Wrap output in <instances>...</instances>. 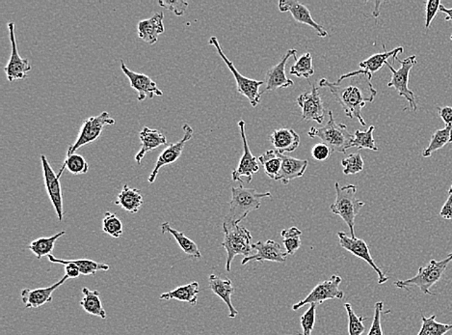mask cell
<instances>
[{
  "label": "cell",
  "mask_w": 452,
  "mask_h": 335,
  "mask_svg": "<svg viewBox=\"0 0 452 335\" xmlns=\"http://www.w3.org/2000/svg\"><path fill=\"white\" fill-rule=\"evenodd\" d=\"M345 307L346 312H347L349 335L363 334L366 331V326H364V322L367 320V318L357 316L350 303H345Z\"/></svg>",
  "instance_id": "b9f144b4"
},
{
  "label": "cell",
  "mask_w": 452,
  "mask_h": 335,
  "mask_svg": "<svg viewBox=\"0 0 452 335\" xmlns=\"http://www.w3.org/2000/svg\"><path fill=\"white\" fill-rule=\"evenodd\" d=\"M240 136L243 142V155L239 166L232 171V181L242 182V183L250 184L253 180L255 174L260 171V165L253 153L251 152L249 144H248L247 136L245 134V122L240 120L239 122Z\"/></svg>",
  "instance_id": "8fae6325"
},
{
  "label": "cell",
  "mask_w": 452,
  "mask_h": 335,
  "mask_svg": "<svg viewBox=\"0 0 452 335\" xmlns=\"http://www.w3.org/2000/svg\"><path fill=\"white\" fill-rule=\"evenodd\" d=\"M441 0H428L425 6V28H430L431 23L434 20L437 12L440 11Z\"/></svg>",
  "instance_id": "7dc6e473"
},
{
  "label": "cell",
  "mask_w": 452,
  "mask_h": 335,
  "mask_svg": "<svg viewBox=\"0 0 452 335\" xmlns=\"http://www.w3.org/2000/svg\"><path fill=\"white\" fill-rule=\"evenodd\" d=\"M66 231L59 232V233L54 235L52 237H42V238L34 240L30 245H28V249L34 253L37 259H42L43 257H49L52 254L54 249V245L61 237L64 236Z\"/></svg>",
  "instance_id": "1f68e13d"
},
{
  "label": "cell",
  "mask_w": 452,
  "mask_h": 335,
  "mask_svg": "<svg viewBox=\"0 0 452 335\" xmlns=\"http://www.w3.org/2000/svg\"><path fill=\"white\" fill-rule=\"evenodd\" d=\"M199 293L200 285L198 282L194 281L189 284L182 285V286L172 290L170 292L163 293L160 295V300H177L179 302L189 303L190 305L194 307L197 305Z\"/></svg>",
  "instance_id": "83f0119b"
},
{
  "label": "cell",
  "mask_w": 452,
  "mask_h": 335,
  "mask_svg": "<svg viewBox=\"0 0 452 335\" xmlns=\"http://www.w3.org/2000/svg\"><path fill=\"white\" fill-rule=\"evenodd\" d=\"M301 235L302 232L297 228L285 229L282 231L281 236L287 255H293L301 247Z\"/></svg>",
  "instance_id": "ab89813d"
},
{
  "label": "cell",
  "mask_w": 452,
  "mask_h": 335,
  "mask_svg": "<svg viewBox=\"0 0 452 335\" xmlns=\"http://www.w3.org/2000/svg\"><path fill=\"white\" fill-rule=\"evenodd\" d=\"M115 120L110 117L109 113L105 112L97 116H92L82 123L81 131L75 143L69 147L67 154H73L84 145L96 141L107 126L114 125Z\"/></svg>",
  "instance_id": "9c48e42d"
},
{
  "label": "cell",
  "mask_w": 452,
  "mask_h": 335,
  "mask_svg": "<svg viewBox=\"0 0 452 335\" xmlns=\"http://www.w3.org/2000/svg\"><path fill=\"white\" fill-rule=\"evenodd\" d=\"M158 5L169 11L173 12L178 17H182L186 13L189 8V2L182 1V0H176V1H170V0H162L158 1Z\"/></svg>",
  "instance_id": "bcb514c9"
},
{
  "label": "cell",
  "mask_w": 452,
  "mask_h": 335,
  "mask_svg": "<svg viewBox=\"0 0 452 335\" xmlns=\"http://www.w3.org/2000/svg\"><path fill=\"white\" fill-rule=\"evenodd\" d=\"M440 216L445 220L452 221V188L448 191V199L441 208Z\"/></svg>",
  "instance_id": "681fc988"
},
{
  "label": "cell",
  "mask_w": 452,
  "mask_h": 335,
  "mask_svg": "<svg viewBox=\"0 0 452 335\" xmlns=\"http://www.w3.org/2000/svg\"><path fill=\"white\" fill-rule=\"evenodd\" d=\"M68 279V276H64L56 283L52 284V286L44 287V288L23 289L22 292H20V298H22V302L25 308L36 310V308L43 307L47 303L52 302L54 293L60 286H62Z\"/></svg>",
  "instance_id": "7402d4cb"
},
{
  "label": "cell",
  "mask_w": 452,
  "mask_h": 335,
  "mask_svg": "<svg viewBox=\"0 0 452 335\" xmlns=\"http://www.w3.org/2000/svg\"><path fill=\"white\" fill-rule=\"evenodd\" d=\"M451 188H452V184H451Z\"/></svg>",
  "instance_id": "11a10c76"
},
{
  "label": "cell",
  "mask_w": 452,
  "mask_h": 335,
  "mask_svg": "<svg viewBox=\"0 0 452 335\" xmlns=\"http://www.w3.org/2000/svg\"><path fill=\"white\" fill-rule=\"evenodd\" d=\"M422 328L417 335H446L452 331V324L439 323L435 315L430 317L422 315Z\"/></svg>",
  "instance_id": "8d00e7d4"
},
{
  "label": "cell",
  "mask_w": 452,
  "mask_h": 335,
  "mask_svg": "<svg viewBox=\"0 0 452 335\" xmlns=\"http://www.w3.org/2000/svg\"><path fill=\"white\" fill-rule=\"evenodd\" d=\"M343 278L338 276H332L331 278L317 284L308 297L299 302L295 303L292 310H300L306 305H321L329 300H343L345 297L343 291L340 290V285Z\"/></svg>",
  "instance_id": "30bf717a"
},
{
  "label": "cell",
  "mask_w": 452,
  "mask_h": 335,
  "mask_svg": "<svg viewBox=\"0 0 452 335\" xmlns=\"http://www.w3.org/2000/svg\"><path fill=\"white\" fill-rule=\"evenodd\" d=\"M66 168H67L69 172L73 174V175H81V174L88 172L89 165L81 155L73 153V154H67V158H66L65 162L63 163L62 168H60L59 172L57 173L59 178H61V175L64 172Z\"/></svg>",
  "instance_id": "e575fe53"
},
{
  "label": "cell",
  "mask_w": 452,
  "mask_h": 335,
  "mask_svg": "<svg viewBox=\"0 0 452 335\" xmlns=\"http://www.w3.org/2000/svg\"><path fill=\"white\" fill-rule=\"evenodd\" d=\"M451 263L452 252L449 253L445 259L431 260L427 266L419 269L417 276L414 278L406 279V281H398L393 284L399 289L408 290V287H417L424 295H434V293L430 291L431 287L440 281L449 264Z\"/></svg>",
  "instance_id": "5b68a950"
},
{
  "label": "cell",
  "mask_w": 452,
  "mask_h": 335,
  "mask_svg": "<svg viewBox=\"0 0 452 335\" xmlns=\"http://www.w3.org/2000/svg\"><path fill=\"white\" fill-rule=\"evenodd\" d=\"M102 231L114 239L121 238L124 234V225L116 213L107 212L102 220Z\"/></svg>",
  "instance_id": "f35d334b"
},
{
  "label": "cell",
  "mask_w": 452,
  "mask_h": 335,
  "mask_svg": "<svg viewBox=\"0 0 452 335\" xmlns=\"http://www.w3.org/2000/svg\"><path fill=\"white\" fill-rule=\"evenodd\" d=\"M295 63L290 68V75L297 78H310L314 75V59L311 54H303L300 58L295 55Z\"/></svg>",
  "instance_id": "d590c367"
},
{
  "label": "cell",
  "mask_w": 452,
  "mask_h": 335,
  "mask_svg": "<svg viewBox=\"0 0 452 335\" xmlns=\"http://www.w3.org/2000/svg\"><path fill=\"white\" fill-rule=\"evenodd\" d=\"M254 250H256V254L247 256L242 260V265H247L248 263L256 261V262H277L285 263L287 259V253L282 250L281 245L273 241V240H267L266 242H258L252 244Z\"/></svg>",
  "instance_id": "ac0fdd59"
},
{
  "label": "cell",
  "mask_w": 452,
  "mask_h": 335,
  "mask_svg": "<svg viewBox=\"0 0 452 335\" xmlns=\"http://www.w3.org/2000/svg\"><path fill=\"white\" fill-rule=\"evenodd\" d=\"M440 11L441 13H445L446 20L448 22V20H452V8H446L444 6V5H441Z\"/></svg>",
  "instance_id": "816d5d0a"
},
{
  "label": "cell",
  "mask_w": 452,
  "mask_h": 335,
  "mask_svg": "<svg viewBox=\"0 0 452 335\" xmlns=\"http://www.w3.org/2000/svg\"><path fill=\"white\" fill-rule=\"evenodd\" d=\"M297 54L295 49H289L285 57L282 58L278 64L273 66L267 71L266 76V90L264 92L275 91L277 89L287 88L292 86L295 83L285 75V67L287 61L292 57Z\"/></svg>",
  "instance_id": "44dd1931"
},
{
  "label": "cell",
  "mask_w": 452,
  "mask_h": 335,
  "mask_svg": "<svg viewBox=\"0 0 452 335\" xmlns=\"http://www.w3.org/2000/svg\"><path fill=\"white\" fill-rule=\"evenodd\" d=\"M335 201L333 203L330 210L334 213L340 216L345 223L347 224L350 230L351 238H357L355 235V220L359 211L364 206V202L356 199V194L358 189L355 184H348V186H340V184H335Z\"/></svg>",
  "instance_id": "3957f363"
},
{
  "label": "cell",
  "mask_w": 452,
  "mask_h": 335,
  "mask_svg": "<svg viewBox=\"0 0 452 335\" xmlns=\"http://www.w3.org/2000/svg\"><path fill=\"white\" fill-rule=\"evenodd\" d=\"M279 10L282 13L290 12L296 22L311 26L321 38H326L328 36L326 29L314 20L310 10L301 2L296 0H280Z\"/></svg>",
  "instance_id": "d6986e66"
},
{
  "label": "cell",
  "mask_w": 452,
  "mask_h": 335,
  "mask_svg": "<svg viewBox=\"0 0 452 335\" xmlns=\"http://www.w3.org/2000/svg\"><path fill=\"white\" fill-rule=\"evenodd\" d=\"M393 60H396L400 63V68L398 70H396L392 65L388 62H386V66L390 69L392 72V80L388 83V87H393L398 92L399 96L405 98L407 102H409L410 108L413 112L417 110L416 98H415L414 92L410 90L408 87L410 72H411L412 68L417 64L416 55H411V57H407L406 59L400 60L398 57L393 58Z\"/></svg>",
  "instance_id": "ba28073f"
},
{
  "label": "cell",
  "mask_w": 452,
  "mask_h": 335,
  "mask_svg": "<svg viewBox=\"0 0 452 335\" xmlns=\"http://www.w3.org/2000/svg\"><path fill=\"white\" fill-rule=\"evenodd\" d=\"M114 203L126 212L136 213L139 212L144 204V199H143L140 189L129 188L128 184H125Z\"/></svg>",
  "instance_id": "f1b7e54d"
},
{
  "label": "cell",
  "mask_w": 452,
  "mask_h": 335,
  "mask_svg": "<svg viewBox=\"0 0 452 335\" xmlns=\"http://www.w3.org/2000/svg\"><path fill=\"white\" fill-rule=\"evenodd\" d=\"M449 143H452V125L446 126L441 130L436 131L431 136L429 145L424 150L422 157L429 158L433 153L438 151Z\"/></svg>",
  "instance_id": "d6a6232c"
},
{
  "label": "cell",
  "mask_w": 452,
  "mask_h": 335,
  "mask_svg": "<svg viewBox=\"0 0 452 335\" xmlns=\"http://www.w3.org/2000/svg\"><path fill=\"white\" fill-rule=\"evenodd\" d=\"M8 30H9L10 41H11L12 51L11 57L8 61L4 72L6 74L7 80L12 81L25 80L28 78V73L31 71V64L28 59H23L18 54L17 40H16L15 23H8Z\"/></svg>",
  "instance_id": "5bb4252c"
},
{
  "label": "cell",
  "mask_w": 452,
  "mask_h": 335,
  "mask_svg": "<svg viewBox=\"0 0 452 335\" xmlns=\"http://www.w3.org/2000/svg\"><path fill=\"white\" fill-rule=\"evenodd\" d=\"M266 197H272L271 192L258 194L255 189L244 188L243 186L237 188L232 187V199L230 201L231 208L225 216L224 223L231 225L239 224L251 212L260 209L261 200Z\"/></svg>",
  "instance_id": "7a4b0ae2"
},
{
  "label": "cell",
  "mask_w": 452,
  "mask_h": 335,
  "mask_svg": "<svg viewBox=\"0 0 452 335\" xmlns=\"http://www.w3.org/2000/svg\"><path fill=\"white\" fill-rule=\"evenodd\" d=\"M333 151L331 148L324 143H317L311 149V155L317 162H324L331 155Z\"/></svg>",
  "instance_id": "c3c4849f"
},
{
  "label": "cell",
  "mask_w": 452,
  "mask_h": 335,
  "mask_svg": "<svg viewBox=\"0 0 452 335\" xmlns=\"http://www.w3.org/2000/svg\"><path fill=\"white\" fill-rule=\"evenodd\" d=\"M210 288L218 297L220 298L230 310L229 317L235 318L239 315V311L235 310L232 302V295L234 294V288L231 279L219 278L216 274H210L208 278Z\"/></svg>",
  "instance_id": "484cf974"
},
{
  "label": "cell",
  "mask_w": 452,
  "mask_h": 335,
  "mask_svg": "<svg viewBox=\"0 0 452 335\" xmlns=\"http://www.w3.org/2000/svg\"><path fill=\"white\" fill-rule=\"evenodd\" d=\"M41 163L42 168H43L44 187H46L47 195H49L50 202L54 206L58 221H62L63 218H64V209H63V194L60 178L52 170L46 155H41Z\"/></svg>",
  "instance_id": "9a60e30c"
},
{
  "label": "cell",
  "mask_w": 452,
  "mask_h": 335,
  "mask_svg": "<svg viewBox=\"0 0 452 335\" xmlns=\"http://www.w3.org/2000/svg\"><path fill=\"white\" fill-rule=\"evenodd\" d=\"M374 130L375 127L371 126L366 131H355L352 147H355L358 150L369 149L372 151H378V147L375 144L374 139Z\"/></svg>",
  "instance_id": "74e56055"
},
{
  "label": "cell",
  "mask_w": 452,
  "mask_h": 335,
  "mask_svg": "<svg viewBox=\"0 0 452 335\" xmlns=\"http://www.w3.org/2000/svg\"><path fill=\"white\" fill-rule=\"evenodd\" d=\"M161 232H162L164 235L171 234L172 236L174 237V239L176 240L177 244L179 245L182 252L186 253V254L191 256L193 258H196V259L202 258V253H201L196 242H193L192 240H190L189 237H186L182 232L172 228L170 223H164L161 224Z\"/></svg>",
  "instance_id": "f546056e"
},
{
  "label": "cell",
  "mask_w": 452,
  "mask_h": 335,
  "mask_svg": "<svg viewBox=\"0 0 452 335\" xmlns=\"http://www.w3.org/2000/svg\"><path fill=\"white\" fill-rule=\"evenodd\" d=\"M308 136L311 139H321L322 143L331 148L333 152L345 154L349 148H352L354 134L349 133L347 126L335 122L332 110H329V121L322 128L311 127Z\"/></svg>",
  "instance_id": "277c9868"
},
{
  "label": "cell",
  "mask_w": 452,
  "mask_h": 335,
  "mask_svg": "<svg viewBox=\"0 0 452 335\" xmlns=\"http://www.w3.org/2000/svg\"><path fill=\"white\" fill-rule=\"evenodd\" d=\"M451 41H452V35L451 36Z\"/></svg>",
  "instance_id": "db71d44e"
},
{
  "label": "cell",
  "mask_w": 452,
  "mask_h": 335,
  "mask_svg": "<svg viewBox=\"0 0 452 335\" xmlns=\"http://www.w3.org/2000/svg\"><path fill=\"white\" fill-rule=\"evenodd\" d=\"M317 305H311L310 308L301 317V328L303 329L302 334L297 335H311L314 324H316Z\"/></svg>",
  "instance_id": "ee69618b"
},
{
  "label": "cell",
  "mask_w": 452,
  "mask_h": 335,
  "mask_svg": "<svg viewBox=\"0 0 452 335\" xmlns=\"http://www.w3.org/2000/svg\"><path fill=\"white\" fill-rule=\"evenodd\" d=\"M70 262L75 264L82 276H92L99 271H107L110 269L107 264L89 259H71Z\"/></svg>",
  "instance_id": "60d3db41"
},
{
  "label": "cell",
  "mask_w": 452,
  "mask_h": 335,
  "mask_svg": "<svg viewBox=\"0 0 452 335\" xmlns=\"http://www.w3.org/2000/svg\"><path fill=\"white\" fill-rule=\"evenodd\" d=\"M224 241L222 247L227 252L226 271H232V263L235 256L245 255L249 256L252 252L253 247L251 245L252 235L250 231L239 224L223 223Z\"/></svg>",
  "instance_id": "8992f818"
},
{
  "label": "cell",
  "mask_w": 452,
  "mask_h": 335,
  "mask_svg": "<svg viewBox=\"0 0 452 335\" xmlns=\"http://www.w3.org/2000/svg\"><path fill=\"white\" fill-rule=\"evenodd\" d=\"M338 240H340V245L343 249L347 250V252L352 253L356 257L361 258L364 262L369 264V266L375 271V273L378 276V284H384L388 281V278L384 273H383L381 269L378 267L375 264L374 258L369 252V245L364 240L358 238H351L345 232H338Z\"/></svg>",
  "instance_id": "4fadbf2b"
},
{
  "label": "cell",
  "mask_w": 452,
  "mask_h": 335,
  "mask_svg": "<svg viewBox=\"0 0 452 335\" xmlns=\"http://www.w3.org/2000/svg\"><path fill=\"white\" fill-rule=\"evenodd\" d=\"M383 49H384V52H382V54L371 55V57L359 63V66L361 70L345 74V75L340 76L335 83H342V81L348 80V78H352L354 76L359 75V74H367V75L372 76L374 73L378 72L380 69H382L383 66L386 64V62H388V58L398 57V54H403L404 52L403 47H396L393 51L388 52L387 49H386L385 45H383Z\"/></svg>",
  "instance_id": "ffe728a7"
},
{
  "label": "cell",
  "mask_w": 452,
  "mask_h": 335,
  "mask_svg": "<svg viewBox=\"0 0 452 335\" xmlns=\"http://www.w3.org/2000/svg\"><path fill=\"white\" fill-rule=\"evenodd\" d=\"M182 131H184V136H182L181 141L176 142V143L168 145V147H166L160 155V157L157 158L155 168H153L152 173L150 174L149 178H148V182L150 184L155 183V180H157L161 168L176 163L181 158L186 142H189L192 139L193 134H194V130L189 124L182 125Z\"/></svg>",
  "instance_id": "7c38bea8"
},
{
  "label": "cell",
  "mask_w": 452,
  "mask_h": 335,
  "mask_svg": "<svg viewBox=\"0 0 452 335\" xmlns=\"http://www.w3.org/2000/svg\"><path fill=\"white\" fill-rule=\"evenodd\" d=\"M309 162L307 160L296 159L290 155H282L281 170L276 181H281L282 184H290L295 179L301 178L305 174Z\"/></svg>",
  "instance_id": "4316f807"
},
{
  "label": "cell",
  "mask_w": 452,
  "mask_h": 335,
  "mask_svg": "<svg viewBox=\"0 0 452 335\" xmlns=\"http://www.w3.org/2000/svg\"><path fill=\"white\" fill-rule=\"evenodd\" d=\"M139 139L141 141V149L136 155L137 165H141L142 160L148 153L157 149L162 145L167 144V139L160 131L144 127L139 133Z\"/></svg>",
  "instance_id": "d4e9b609"
},
{
  "label": "cell",
  "mask_w": 452,
  "mask_h": 335,
  "mask_svg": "<svg viewBox=\"0 0 452 335\" xmlns=\"http://www.w3.org/2000/svg\"><path fill=\"white\" fill-rule=\"evenodd\" d=\"M163 20V13L158 12L150 18L140 20L137 25V34H138L139 38L150 46L157 44L158 37L165 31Z\"/></svg>",
  "instance_id": "603a6c76"
},
{
  "label": "cell",
  "mask_w": 452,
  "mask_h": 335,
  "mask_svg": "<svg viewBox=\"0 0 452 335\" xmlns=\"http://www.w3.org/2000/svg\"><path fill=\"white\" fill-rule=\"evenodd\" d=\"M372 76L367 74H359L348 78L349 83L343 86L342 83H331L322 78L319 81L321 88H328L338 104L342 105L345 115L350 119L359 121L361 126H366L362 110L366 107L367 102H372L376 97L377 91L371 83Z\"/></svg>",
  "instance_id": "6da1fadb"
},
{
  "label": "cell",
  "mask_w": 452,
  "mask_h": 335,
  "mask_svg": "<svg viewBox=\"0 0 452 335\" xmlns=\"http://www.w3.org/2000/svg\"><path fill=\"white\" fill-rule=\"evenodd\" d=\"M438 113L441 120L445 122L446 126L452 125V107H438Z\"/></svg>",
  "instance_id": "f907efd6"
},
{
  "label": "cell",
  "mask_w": 452,
  "mask_h": 335,
  "mask_svg": "<svg viewBox=\"0 0 452 335\" xmlns=\"http://www.w3.org/2000/svg\"><path fill=\"white\" fill-rule=\"evenodd\" d=\"M342 165L345 175H354L363 171L364 162L359 153H353L342 160Z\"/></svg>",
  "instance_id": "7bdbcfd3"
},
{
  "label": "cell",
  "mask_w": 452,
  "mask_h": 335,
  "mask_svg": "<svg viewBox=\"0 0 452 335\" xmlns=\"http://www.w3.org/2000/svg\"><path fill=\"white\" fill-rule=\"evenodd\" d=\"M258 162L263 165L266 175L276 181L281 170L282 155L275 150H268L258 157Z\"/></svg>",
  "instance_id": "836d02e7"
},
{
  "label": "cell",
  "mask_w": 452,
  "mask_h": 335,
  "mask_svg": "<svg viewBox=\"0 0 452 335\" xmlns=\"http://www.w3.org/2000/svg\"><path fill=\"white\" fill-rule=\"evenodd\" d=\"M208 44L215 47L219 57L223 59L225 64L228 66L229 70L231 71V73L234 75L235 81H237V92H239L240 95H242V96L247 98L253 107H258L261 102V94H263L260 92V87L263 86L264 81L251 80V78L242 76V74L239 72V70L235 68L234 63L224 54L223 49H222L218 39L216 38V37H211L210 41H208Z\"/></svg>",
  "instance_id": "52a82bcc"
},
{
  "label": "cell",
  "mask_w": 452,
  "mask_h": 335,
  "mask_svg": "<svg viewBox=\"0 0 452 335\" xmlns=\"http://www.w3.org/2000/svg\"><path fill=\"white\" fill-rule=\"evenodd\" d=\"M269 141L274 147L275 151L284 155L297 149L300 144V136L292 129L281 128L272 131L269 136Z\"/></svg>",
  "instance_id": "cb8c5ba5"
},
{
  "label": "cell",
  "mask_w": 452,
  "mask_h": 335,
  "mask_svg": "<svg viewBox=\"0 0 452 335\" xmlns=\"http://www.w3.org/2000/svg\"><path fill=\"white\" fill-rule=\"evenodd\" d=\"M382 4V2H379V1H377V2H376V12H375V13H374V17H376V18H377V17H378V16H379V15H380L379 10H378V6H379V5H380V4Z\"/></svg>",
  "instance_id": "f5cc1de1"
},
{
  "label": "cell",
  "mask_w": 452,
  "mask_h": 335,
  "mask_svg": "<svg viewBox=\"0 0 452 335\" xmlns=\"http://www.w3.org/2000/svg\"><path fill=\"white\" fill-rule=\"evenodd\" d=\"M82 294H83V298H82L79 303H81L83 310L90 314V315L96 316V317L105 320L107 315L104 307H102L100 292L97 291V290L92 291V290L84 287V288H82Z\"/></svg>",
  "instance_id": "4dcf8cb0"
},
{
  "label": "cell",
  "mask_w": 452,
  "mask_h": 335,
  "mask_svg": "<svg viewBox=\"0 0 452 335\" xmlns=\"http://www.w3.org/2000/svg\"><path fill=\"white\" fill-rule=\"evenodd\" d=\"M383 307H384V302H377L375 303L374 320H372L371 329H369L367 335H384L381 324Z\"/></svg>",
  "instance_id": "f6af8a7d"
},
{
  "label": "cell",
  "mask_w": 452,
  "mask_h": 335,
  "mask_svg": "<svg viewBox=\"0 0 452 335\" xmlns=\"http://www.w3.org/2000/svg\"><path fill=\"white\" fill-rule=\"evenodd\" d=\"M121 69L126 78H129L131 88L137 92V100L139 102L144 101L147 98L153 99L155 96H162L163 92L158 88L157 83L150 76L144 75V74L133 72L124 63V60H121Z\"/></svg>",
  "instance_id": "e0dca14e"
},
{
  "label": "cell",
  "mask_w": 452,
  "mask_h": 335,
  "mask_svg": "<svg viewBox=\"0 0 452 335\" xmlns=\"http://www.w3.org/2000/svg\"><path fill=\"white\" fill-rule=\"evenodd\" d=\"M311 90L305 92L297 98V104L302 110V119L304 121H316V123L322 124L324 121V116L326 114V110L322 102L319 89L311 84Z\"/></svg>",
  "instance_id": "2e32d148"
}]
</instances>
